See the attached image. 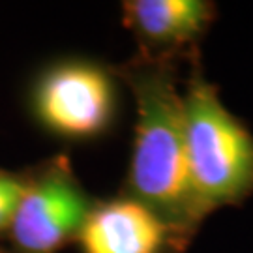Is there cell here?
<instances>
[{"mask_svg":"<svg viewBox=\"0 0 253 253\" xmlns=\"http://www.w3.org/2000/svg\"><path fill=\"white\" fill-rule=\"evenodd\" d=\"M180 66L137 53L113 66L135 105L131 152L120 191L145 203L193 240L208 216L190 176Z\"/></svg>","mask_w":253,"mask_h":253,"instance_id":"6da1fadb","label":"cell"},{"mask_svg":"<svg viewBox=\"0 0 253 253\" xmlns=\"http://www.w3.org/2000/svg\"><path fill=\"white\" fill-rule=\"evenodd\" d=\"M184 81L186 150L193 190L207 216L253 197V133L203 73L201 54Z\"/></svg>","mask_w":253,"mask_h":253,"instance_id":"7a4b0ae2","label":"cell"},{"mask_svg":"<svg viewBox=\"0 0 253 253\" xmlns=\"http://www.w3.org/2000/svg\"><path fill=\"white\" fill-rule=\"evenodd\" d=\"M28 113L40 129L66 143L109 137L122 115V83L115 68L86 56L45 64L30 81Z\"/></svg>","mask_w":253,"mask_h":253,"instance_id":"3957f363","label":"cell"},{"mask_svg":"<svg viewBox=\"0 0 253 253\" xmlns=\"http://www.w3.org/2000/svg\"><path fill=\"white\" fill-rule=\"evenodd\" d=\"M96 197L84 190L66 152L25 169V191L11 219L8 253H60L77 242Z\"/></svg>","mask_w":253,"mask_h":253,"instance_id":"277c9868","label":"cell"},{"mask_svg":"<svg viewBox=\"0 0 253 253\" xmlns=\"http://www.w3.org/2000/svg\"><path fill=\"white\" fill-rule=\"evenodd\" d=\"M191 242L156 210L118 191L96 199L75 244L79 253H186Z\"/></svg>","mask_w":253,"mask_h":253,"instance_id":"5b68a950","label":"cell"},{"mask_svg":"<svg viewBox=\"0 0 253 253\" xmlns=\"http://www.w3.org/2000/svg\"><path fill=\"white\" fill-rule=\"evenodd\" d=\"M217 19L210 0H124L122 25L133 36L137 54L188 64Z\"/></svg>","mask_w":253,"mask_h":253,"instance_id":"8992f818","label":"cell"},{"mask_svg":"<svg viewBox=\"0 0 253 253\" xmlns=\"http://www.w3.org/2000/svg\"><path fill=\"white\" fill-rule=\"evenodd\" d=\"M23 191L25 171H8L0 167V238L8 233Z\"/></svg>","mask_w":253,"mask_h":253,"instance_id":"52a82bcc","label":"cell"},{"mask_svg":"<svg viewBox=\"0 0 253 253\" xmlns=\"http://www.w3.org/2000/svg\"><path fill=\"white\" fill-rule=\"evenodd\" d=\"M0 253H8V250H6V248H2V246H0Z\"/></svg>","mask_w":253,"mask_h":253,"instance_id":"ba28073f","label":"cell"}]
</instances>
